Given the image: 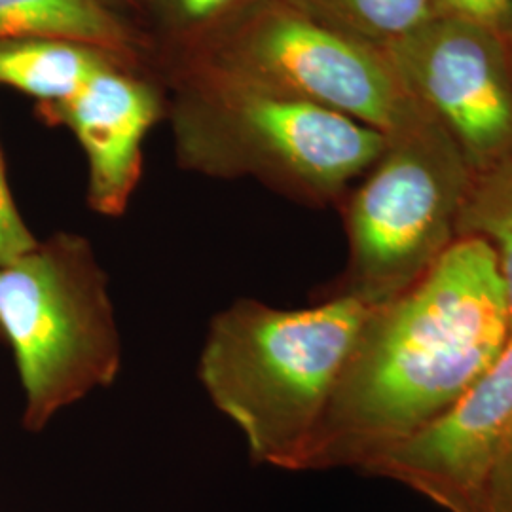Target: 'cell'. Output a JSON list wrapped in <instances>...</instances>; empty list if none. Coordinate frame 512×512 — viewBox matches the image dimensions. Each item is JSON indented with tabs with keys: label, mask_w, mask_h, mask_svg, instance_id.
<instances>
[{
	"label": "cell",
	"mask_w": 512,
	"mask_h": 512,
	"mask_svg": "<svg viewBox=\"0 0 512 512\" xmlns=\"http://www.w3.org/2000/svg\"><path fill=\"white\" fill-rule=\"evenodd\" d=\"M179 165L211 179H255L306 205L342 203L387 147L338 110L196 71H165Z\"/></svg>",
	"instance_id": "3957f363"
},
{
	"label": "cell",
	"mask_w": 512,
	"mask_h": 512,
	"mask_svg": "<svg viewBox=\"0 0 512 512\" xmlns=\"http://www.w3.org/2000/svg\"><path fill=\"white\" fill-rule=\"evenodd\" d=\"M456 236L484 239L494 249L512 325V154L486 169L471 171Z\"/></svg>",
	"instance_id": "4fadbf2b"
},
{
	"label": "cell",
	"mask_w": 512,
	"mask_h": 512,
	"mask_svg": "<svg viewBox=\"0 0 512 512\" xmlns=\"http://www.w3.org/2000/svg\"><path fill=\"white\" fill-rule=\"evenodd\" d=\"M437 16L473 23L497 37H507L512 27V0H433Z\"/></svg>",
	"instance_id": "9a60e30c"
},
{
	"label": "cell",
	"mask_w": 512,
	"mask_h": 512,
	"mask_svg": "<svg viewBox=\"0 0 512 512\" xmlns=\"http://www.w3.org/2000/svg\"><path fill=\"white\" fill-rule=\"evenodd\" d=\"M484 512H512V431L497 459Z\"/></svg>",
	"instance_id": "e0dca14e"
},
{
	"label": "cell",
	"mask_w": 512,
	"mask_h": 512,
	"mask_svg": "<svg viewBox=\"0 0 512 512\" xmlns=\"http://www.w3.org/2000/svg\"><path fill=\"white\" fill-rule=\"evenodd\" d=\"M385 54L473 173L512 154V67L503 38L437 16Z\"/></svg>",
	"instance_id": "52a82bcc"
},
{
	"label": "cell",
	"mask_w": 512,
	"mask_h": 512,
	"mask_svg": "<svg viewBox=\"0 0 512 512\" xmlns=\"http://www.w3.org/2000/svg\"><path fill=\"white\" fill-rule=\"evenodd\" d=\"M511 431L512 336L456 403L372 461L363 475L401 482L444 511L484 512Z\"/></svg>",
	"instance_id": "ba28073f"
},
{
	"label": "cell",
	"mask_w": 512,
	"mask_h": 512,
	"mask_svg": "<svg viewBox=\"0 0 512 512\" xmlns=\"http://www.w3.org/2000/svg\"><path fill=\"white\" fill-rule=\"evenodd\" d=\"M107 10H110L114 16H118L120 19H124L126 23H129L135 31H137V23L141 18V12H143V6H145V0H99ZM139 33V31H137ZM141 35V33H139Z\"/></svg>",
	"instance_id": "ac0fdd59"
},
{
	"label": "cell",
	"mask_w": 512,
	"mask_h": 512,
	"mask_svg": "<svg viewBox=\"0 0 512 512\" xmlns=\"http://www.w3.org/2000/svg\"><path fill=\"white\" fill-rule=\"evenodd\" d=\"M368 311L348 296L298 310L239 298L211 319L198 380L256 463L302 471Z\"/></svg>",
	"instance_id": "7a4b0ae2"
},
{
	"label": "cell",
	"mask_w": 512,
	"mask_h": 512,
	"mask_svg": "<svg viewBox=\"0 0 512 512\" xmlns=\"http://www.w3.org/2000/svg\"><path fill=\"white\" fill-rule=\"evenodd\" d=\"M71 129L88 162L86 200L93 213L116 219L143 177V145L167 114V93L145 65L118 63L95 74L65 103L40 109Z\"/></svg>",
	"instance_id": "9c48e42d"
},
{
	"label": "cell",
	"mask_w": 512,
	"mask_h": 512,
	"mask_svg": "<svg viewBox=\"0 0 512 512\" xmlns=\"http://www.w3.org/2000/svg\"><path fill=\"white\" fill-rule=\"evenodd\" d=\"M165 71L213 74L338 110L391 137L431 114L384 50L336 33L283 0H247Z\"/></svg>",
	"instance_id": "5b68a950"
},
{
	"label": "cell",
	"mask_w": 512,
	"mask_h": 512,
	"mask_svg": "<svg viewBox=\"0 0 512 512\" xmlns=\"http://www.w3.org/2000/svg\"><path fill=\"white\" fill-rule=\"evenodd\" d=\"M348 198L346 270L315 300L348 296L374 308L414 287L454 243L471 169L429 116L387 137V147Z\"/></svg>",
	"instance_id": "8992f818"
},
{
	"label": "cell",
	"mask_w": 512,
	"mask_h": 512,
	"mask_svg": "<svg viewBox=\"0 0 512 512\" xmlns=\"http://www.w3.org/2000/svg\"><path fill=\"white\" fill-rule=\"evenodd\" d=\"M507 50H509V57H511V67H512V27H511V33H509V37H507Z\"/></svg>",
	"instance_id": "d6986e66"
},
{
	"label": "cell",
	"mask_w": 512,
	"mask_h": 512,
	"mask_svg": "<svg viewBox=\"0 0 512 512\" xmlns=\"http://www.w3.org/2000/svg\"><path fill=\"white\" fill-rule=\"evenodd\" d=\"M67 38L148 63V46L99 0H0V40Z\"/></svg>",
	"instance_id": "8fae6325"
},
{
	"label": "cell",
	"mask_w": 512,
	"mask_h": 512,
	"mask_svg": "<svg viewBox=\"0 0 512 512\" xmlns=\"http://www.w3.org/2000/svg\"><path fill=\"white\" fill-rule=\"evenodd\" d=\"M37 243L38 239L25 224L18 205L14 202L0 152V266L31 251Z\"/></svg>",
	"instance_id": "2e32d148"
},
{
	"label": "cell",
	"mask_w": 512,
	"mask_h": 512,
	"mask_svg": "<svg viewBox=\"0 0 512 512\" xmlns=\"http://www.w3.org/2000/svg\"><path fill=\"white\" fill-rule=\"evenodd\" d=\"M0 340L16 359L27 431L116 382L122 338L88 239L59 232L0 266Z\"/></svg>",
	"instance_id": "277c9868"
},
{
	"label": "cell",
	"mask_w": 512,
	"mask_h": 512,
	"mask_svg": "<svg viewBox=\"0 0 512 512\" xmlns=\"http://www.w3.org/2000/svg\"><path fill=\"white\" fill-rule=\"evenodd\" d=\"M306 18L389 50L437 18L433 0H283Z\"/></svg>",
	"instance_id": "7c38bea8"
},
{
	"label": "cell",
	"mask_w": 512,
	"mask_h": 512,
	"mask_svg": "<svg viewBox=\"0 0 512 512\" xmlns=\"http://www.w3.org/2000/svg\"><path fill=\"white\" fill-rule=\"evenodd\" d=\"M247 0H145L137 31L148 46V63L183 54L215 31Z\"/></svg>",
	"instance_id": "5bb4252c"
},
{
	"label": "cell",
	"mask_w": 512,
	"mask_h": 512,
	"mask_svg": "<svg viewBox=\"0 0 512 512\" xmlns=\"http://www.w3.org/2000/svg\"><path fill=\"white\" fill-rule=\"evenodd\" d=\"M511 336L494 249L454 239L414 287L368 311L302 471L365 473L456 403Z\"/></svg>",
	"instance_id": "6da1fadb"
},
{
	"label": "cell",
	"mask_w": 512,
	"mask_h": 512,
	"mask_svg": "<svg viewBox=\"0 0 512 512\" xmlns=\"http://www.w3.org/2000/svg\"><path fill=\"white\" fill-rule=\"evenodd\" d=\"M118 63L145 65L105 48L67 38L0 40V86L35 97L42 107L69 101L95 74Z\"/></svg>",
	"instance_id": "30bf717a"
}]
</instances>
